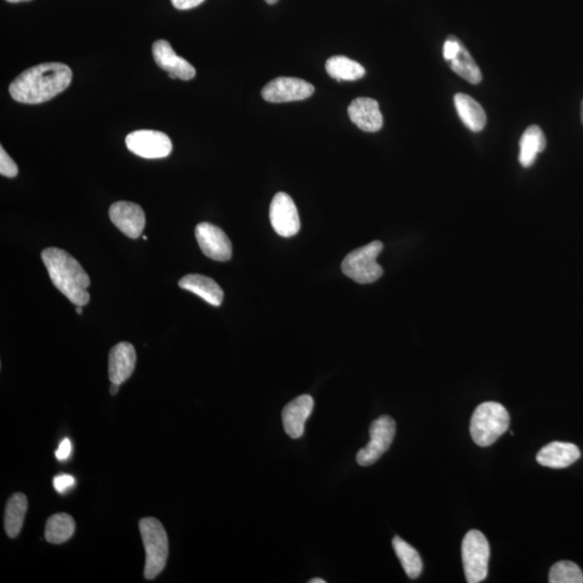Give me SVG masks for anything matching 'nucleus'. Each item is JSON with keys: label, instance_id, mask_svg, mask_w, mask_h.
Segmentation results:
<instances>
[{"label": "nucleus", "instance_id": "1", "mask_svg": "<svg viewBox=\"0 0 583 583\" xmlns=\"http://www.w3.org/2000/svg\"><path fill=\"white\" fill-rule=\"evenodd\" d=\"M73 72L62 63H44L20 74L9 87L13 99L25 104H40L54 99L71 84Z\"/></svg>", "mask_w": 583, "mask_h": 583}, {"label": "nucleus", "instance_id": "2", "mask_svg": "<svg viewBox=\"0 0 583 583\" xmlns=\"http://www.w3.org/2000/svg\"><path fill=\"white\" fill-rule=\"evenodd\" d=\"M42 259L51 282L63 295L76 306L87 305L90 301V278L79 262L59 248L44 249Z\"/></svg>", "mask_w": 583, "mask_h": 583}, {"label": "nucleus", "instance_id": "3", "mask_svg": "<svg viewBox=\"0 0 583 583\" xmlns=\"http://www.w3.org/2000/svg\"><path fill=\"white\" fill-rule=\"evenodd\" d=\"M510 426V415L497 402L479 404L472 415L470 433L474 443L488 448L494 444Z\"/></svg>", "mask_w": 583, "mask_h": 583}, {"label": "nucleus", "instance_id": "4", "mask_svg": "<svg viewBox=\"0 0 583 583\" xmlns=\"http://www.w3.org/2000/svg\"><path fill=\"white\" fill-rule=\"evenodd\" d=\"M140 531L146 552L144 576L147 580H153L163 573L167 565L169 557L167 531L155 518L142 519Z\"/></svg>", "mask_w": 583, "mask_h": 583}, {"label": "nucleus", "instance_id": "5", "mask_svg": "<svg viewBox=\"0 0 583 583\" xmlns=\"http://www.w3.org/2000/svg\"><path fill=\"white\" fill-rule=\"evenodd\" d=\"M384 245L380 242H373L364 247L352 251L341 262V271L348 278L360 284L377 282L384 273L377 262Z\"/></svg>", "mask_w": 583, "mask_h": 583}, {"label": "nucleus", "instance_id": "6", "mask_svg": "<svg viewBox=\"0 0 583 583\" xmlns=\"http://www.w3.org/2000/svg\"><path fill=\"white\" fill-rule=\"evenodd\" d=\"M461 556L467 581L478 583L485 580L489 574L490 548L481 531H468L462 540Z\"/></svg>", "mask_w": 583, "mask_h": 583}, {"label": "nucleus", "instance_id": "7", "mask_svg": "<svg viewBox=\"0 0 583 583\" xmlns=\"http://www.w3.org/2000/svg\"><path fill=\"white\" fill-rule=\"evenodd\" d=\"M371 440L367 447L360 450L357 462L360 466L369 467L375 464L390 448L396 436V421L390 416H381L371 422L370 428Z\"/></svg>", "mask_w": 583, "mask_h": 583}, {"label": "nucleus", "instance_id": "8", "mask_svg": "<svg viewBox=\"0 0 583 583\" xmlns=\"http://www.w3.org/2000/svg\"><path fill=\"white\" fill-rule=\"evenodd\" d=\"M125 145L134 155L145 159L168 157L173 152V142L167 134L155 130H137L125 137Z\"/></svg>", "mask_w": 583, "mask_h": 583}, {"label": "nucleus", "instance_id": "9", "mask_svg": "<svg viewBox=\"0 0 583 583\" xmlns=\"http://www.w3.org/2000/svg\"><path fill=\"white\" fill-rule=\"evenodd\" d=\"M314 87L311 83L300 78L279 77L272 80L262 90V96L271 103L302 101L311 97Z\"/></svg>", "mask_w": 583, "mask_h": 583}, {"label": "nucleus", "instance_id": "10", "mask_svg": "<svg viewBox=\"0 0 583 583\" xmlns=\"http://www.w3.org/2000/svg\"><path fill=\"white\" fill-rule=\"evenodd\" d=\"M270 217L272 226L279 236L290 238L295 236L301 230L299 211L288 193H278L273 197Z\"/></svg>", "mask_w": 583, "mask_h": 583}, {"label": "nucleus", "instance_id": "11", "mask_svg": "<svg viewBox=\"0 0 583 583\" xmlns=\"http://www.w3.org/2000/svg\"><path fill=\"white\" fill-rule=\"evenodd\" d=\"M203 253L209 259L226 262L232 259V245L227 234L220 227L210 222H200L194 230Z\"/></svg>", "mask_w": 583, "mask_h": 583}, {"label": "nucleus", "instance_id": "12", "mask_svg": "<svg viewBox=\"0 0 583 583\" xmlns=\"http://www.w3.org/2000/svg\"><path fill=\"white\" fill-rule=\"evenodd\" d=\"M110 217L113 224L131 239L141 237L145 227V213L139 204L118 202L112 204Z\"/></svg>", "mask_w": 583, "mask_h": 583}, {"label": "nucleus", "instance_id": "13", "mask_svg": "<svg viewBox=\"0 0 583 583\" xmlns=\"http://www.w3.org/2000/svg\"><path fill=\"white\" fill-rule=\"evenodd\" d=\"M153 59L160 68L173 79L191 80L196 76V70L190 62L174 53L167 40L159 39L153 44Z\"/></svg>", "mask_w": 583, "mask_h": 583}, {"label": "nucleus", "instance_id": "14", "mask_svg": "<svg viewBox=\"0 0 583 583\" xmlns=\"http://www.w3.org/2000/svg\"><path fill=\"white\" fill-rule=\"evenodd\" d=\"M314 407L313 399L302 394L291 401L282 410V421L285 432L291 439H300L305 431V425Z\"/></svg>", "mask_w": 583, "mask_h": 583}, {"label": "nucleus", "instance_id": "15", "mask_svg": "<svg viewBox=\"0 0 583 583\" xmlns=\"http://www.w3.org/2000/svg\"><path fill=\"white\" fill-rule=\"evenodd\" d=\"M136 363L134 346L123 341L114 346L108 356V376L114 384L122 385L133 375Z\"/></svg>", "mask_w": 583, "mask_h": 583}, {"label": "nucleus", "instance_id": "16", "mask_svg": "<svg viewBox=\"0 0 583 583\" xmlns=\"http://www.w3.org/2000/svg\"><path fill=\"white\" fill-rule=\"evenodd\" d=\"M348 115L351 122L365 133H377L384 124L379 102L370 97H358L353 100L348 107Z\"/></svg>", "mask_w": 583, "mask_h": 583}, {"label": "nucleus", "instance_id": "17", "mask_svg": "<svg viewBox=\"0 0 583 583\" xmlns=\"http://www.w3.org/2000/svg\"><path fill=\"white\" fill-rule=\"evenodd\" d=\"M580 450L573 443L552 442L537 454L539 464L548 468H568L580 459Z\"/></svg>", "mask_w": 583, "mask_h": 583}, {"label": "nucleus", "instance_id": "18", "mask_svg": "<svg viewBox=\"0 0 583 583\" xmlns=\"http://www.w3.org/2000/svg\"><path fill=\"white\" fill-rule=\"evenodd\" d=\"M179 285L183 290L192 292L215 307L221 306L222 300H224V292L220 285L213 279L203 276V274H187L180 280Z\"/></svg>", "mask_w": 583, "mask_h": 583}, {"label": "nucleus", "instance_id": "19", "mask_svg": "<svg viewBox=\"0 0 583 583\" xmlns=\"http://www.w3.org/2000/svg\"><path fill=\"white\" fill-rule=\"evenodd\" d=\"M547 140L544 133L539 125H530L526 129L521 140H519V163L524 168H529L534 164L537 155L544 152Z\"/></svg>", "mask_w": 583, "mask_h": 583}, {"label": "nucleus", "instance_id": "20", "mask_svg": "<svg viewBox=\"0 0 583 583\" xmlns=\"http://www.w3.org/2000/svg\"><path fill=\"white\" fill-rule=\"evenodd\" d=\"M454 101L456 111L467 128L473 133H479L485 128V112L476 100L467 94H459L455 95Z\"/></svg>", "mask_w": 583, "mask_h": 583}, {"label": "nucleus", "instance_id": "21", "mask_svg": "<svg viewBox=\"0 0 583 583\" xmlns=\"http://www.w3.org/2000/svg\"><path fill=\"white\" fill-rule=\"evenodd\" d=\"M27 511V499L25 494L15 493L5 506V529L10 539H16L21 533Z\"/></svg>", "mask_w": 583, "mask_h": 583}, {"label": "nucleus", "instance_id": "22", "mask_svg": "<svg viewBox=\"0 0 583 583\" xmlns=\"http://www.w3.org/2000/svg\"><path fill=\"white\" fill-rule=\"evenodd\" d=\"M325 68L329 75L337 82H356L365 75L364 67L360 63L344 55L331 56Z\"/></svg>", "mask_w": 583, "mask_h": 583}, {"label": "nucleus", "instance_id": "23", "mask_svg": "<svg viewBox=\"0 0 583 583\" xmlns=\"http://www.w3.org/2000/svg\"><path fill=\"white\" fill-rule=\"evenodd\" d=\"M76 524L74 519L67 513H56L48 519L45 523V540L54 545H61L63 542L72 539L75 533Z\"/></svg>", "mask_w": 583, "mask_h": 583}, {"label": "nucleus", "instance_id": "24", "mask_svg": "<svg viewBox=\"0 0 583 583\" xmlns=\"http://www.w3.org/2000/svg\"><path fill=\"white\" fill-rule=\"evenodd\" d=\"M392 546L409 578H419L422 573V561L416 548L398 536L394 537Z\"/></svg>", "mask_w": 583, "mask_h": 583}, {"label": "nucleus", "instance_id": "25", "mask_svg": "<svg viewBox=\"0 0 583 583\" xmlns=\"http://www.w3.org/2000/svg\"><path fill=\"white\" fill-rule=\"evenodd\" d=\"M448 63L451 71L466 79L467 82L474 84L481 83L482 73L464 44H461L459 53Z\"/></svg>", "mask_w": 583, "mask_h": 583}, {"label": "nucleus", "instance_id": "26", "mask_svg": "<svg viewBox=\"0 0 583 583\" xmlns=\"http://www.w3.org/2000/svg\"><path fill=\"white\" fill-rule=\"evenodd\" d=\"M551 583H583V573L578 565L562 561L554 564L548 573Z\"/></svg>", "mask_w": 583, "mask_h": 583}, {"label": "nucleus", "instance_id": "27", "mask_svg": "<svg viewBox=\"0 0 583 583\" xmlns=\"http://www.w3.org/2000/svg\"><path fill=\"white\" fill-rule=\"evenodd\" d=\"M18 173V165H16L2 146V148H0V174L13 179V177H15Z\"/></svg>", "mask_w": 583, "mask_h": 583}, {"label": "nucleus", "instance_id": "28", "mask_svg": "<svg viewBox=\"0 0 583 583\" xmlns=\"http://www.w3.org/2000/svg\"><path fill=\"white\" fill-rule=\"evenodd\" d=\"M75 479L70 476V474H61V476L54 479V489L59 491L60 494H64L65 491L75 485Z\"/></svg>", "mask_w": 583, "mask_h": 583}, {"label": "nucleus", "instance_id": "29", "mask_svg": "<svg viewBox=\"0 0 583 583\" xmlns=\"http://www.w3.org/2000/svg\"><path fill=\"white\" fill-rule=\"evenodd\" d=\"M72 454V443L70 440L64 439L59 445L58 450L55 451L56 459L59 460H66Z\"/></svg>", "mask_w": 583, "mask_h": 583}, {"label": "nucleus", "instance_id": "30", "mask_svg": "<svg viewBox=\"0 0 583 583\" xmlns=\"http://www.w3.org/2000/svg\"><path fill=\"white\" fill-rule=\"evenodd\" d=\"M204 0H171L176 9L190 10L198 7Z\"/></svg>", "mask_w": 583, "mask_h": 583}, {"label": "nucleus", "instance_id": "31", "mask_svg": "<svg viewBox=\"0 0 583 583\" xmlns=\"http://www.w3.org/2000/svg\"><path fill=\"white\" fill-rule=\"evenodd\" d=\"M119 387H120L119 384H114V382H112V386H111L112 396H116V394L119 391Z\"/></svg>", "mask_w": 583, "mask_h": 583}, {"label": "nucleus", "instance_id": "32", "mask_svg": "<svg viewBox=\"0 0 583 583\" xmlns=\"http://www.w3.org/2000/svg\"><path fill=\"white\" fill-rule=\"evenodd\" d=\"M310 583H327V581L321 578H313L310 581Z\"/></svg>", "mask_w": 583, "mask_h": 583}, {"label": "nucleus", "instance_id": "33", "mask_svg": "<svg viewBox=\"0 0 583 583\" xmlns=\"http://www.w3.org/2000/svg\"><path fill=\"white\" fill-rule=\"evenodd\" d=\"M7 2L13 3V4H18V3L31 2V0H7Z\"/></svg>", "mask_w": 583, "mask_h": 583}, {"label": "nucleus", "instance_id": "34", "mask_svg": "<svg viewBox=\"0 0 583 583\" xmlns=\"http://www.w3.org/2000/svg\"><path fill=\"white\" fill-rule=\"evenodd\" d=\"M268 5H274L279 2V0H265Z\"/></svg>", "mask_w": 583, "mask_h": 583}, {"label": "nucleus", "instance_id": "35", "mask_svg": "<svg viewBox=\"0 0 583 583\" xmlns=\"http://www.w3.org/2000/svg\"><path fill=\"white\" fill-rule=\"evenodd\" d=\"M76 312H77L78 314H82V313H83V308H82V306H77V308H76Z\"/></svg>", "mask_w": 583, "mask_h": 583}, {"label": "nucleus", "instance_id": "36", "mask_svg": "<svg viewBox=\"0 0 583 583\" xmlns=\"http://www.w3.org/2000/svg\"><path fill=\"white\" fill-rule=\"evenodd\" d=\"M581 120H582V124H583V101H582V104H581Z\"/></svg>", "mask_w": 583, "mask_h": 583}, {"label": "nucleus", "instance_id": "37", "mask_svg": "<svg viewBox=\"0 0 583 583\" xmlns=\"http://www.w3.org/2000/svg\"><path fill=\"white\" fill-rule=\"evenodd\" d=\"M143 239L147 240V236H143Z\"/></svg>", "mask_w": 583, "mask_h": 583}]
</instances>
